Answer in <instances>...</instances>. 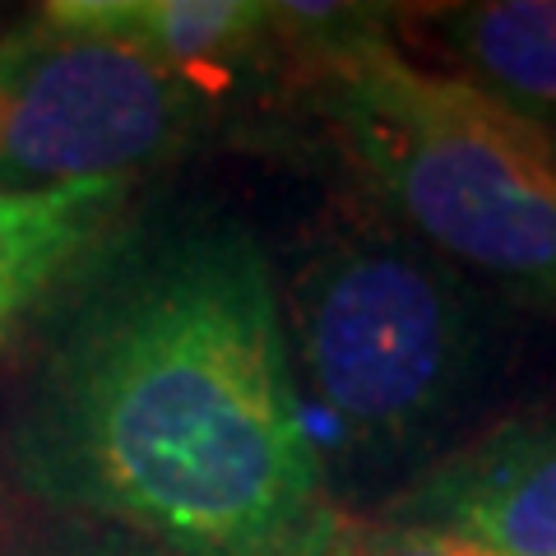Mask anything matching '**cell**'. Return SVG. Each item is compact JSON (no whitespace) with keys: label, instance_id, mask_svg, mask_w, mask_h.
<instances>
[{"label":"cell","instance_id":"6da1fadb","mask_svg":"<svg viewBox=\"0 0 556 556\" xmlns=\"http://www.w3.org/2000/svg\"><path fill=\"white\" fill-rule=\"evenodd\" d=\"M51 316L5 431L33 510L167 556H311L343 519L274 265L241 218L177 214L108 241Z\"/></svg>","mask_w":556,"mask_h":556},{"label":"cell","instance_id":"7a4b0ae2","mask_svg":"<svg viewBox=\"0 0 556 556\" xmlns=\"http://www.w3.org/2000/svg\"><path fill=\"white\" fill-rule=\"evenodd\" d=\"M288 93L334 139L353 190L473 283L556 311V130L417 65L390 28Z\"/></svg>","mask_w":556,"mask_h":556},{"label":"cell","instance_id":"3957f363","mask_svg":"<svg viewBox=\"0 0 556 556\" xmlns=\"http://www.w3.org/2000/svg\"><path fill=\"white\" fill-rule=\"evenodd\" d=\"M288 357L357 450L431 437L486 371L492 292L353 190L311 223L278 288Z\"/></svg>","mask_w":556,"mask_h":556},{"label":"cell","instance_id":"277c9868","mask_svg":"<svg viewBox=\"0 0 556 556\" xmlns=\"http://www.w3.org/2000/svg\"><path fill=\"white\" fill-rule=\"evenodd\" d=\"M204 108L144 47L42 5L0 33V190L130 181L186 149Z\"/></svg>","mask_w":556,"mask_h":556},{"label":"cell","instance_id":"5b68a950","mask_svg":"<svg viewBox=\"0 0 556 556\" xmlns=\"http://www.w3.org/2000/svg\"><path fill=\"white\" fill-rule=\"evenodd\" d=\"M386 519L473 538L496 556H556V408L464 441L390 501Z\"/></svg>","mask_w":556,"mask_h":556},{"label":"cell","instance_id":"8992f818","mask_svg":"<svg viewBox=\"0 0 556 556\" xmlns=\"http://www.w3.org/2000/svg\"><path fill=\"white\" fill-rule=\"evenodd\" d=\"M390 28L417 65L464 79L515 112L556 121V0L390 5Z\"/></svg>","mask_w":556,"mask_h":556},{"label":"cell","instance_id":"52a82bcc","mask_svg":"<svg viewBox=\"0 0 556 556\" xmlns=\"http://www.w3.org/2000/svg\"><path fill=\"white\" fill-rule=\"evenodd\" d=\"M61 10L144 47L204 102L237 93L247 75H269L265 0H61Z\"/></svg>","mask_w":556,"mask_h":556},{"label":"cell","instance_id":"ba28073f","mask_svg":"<svg viewBox=\"0 0 556 556\" xmlns=\"http://www.w3.org/2000/svg\"><path fill=\"white\" fill-rule=\"evenodd\" d=\"M130 181L0 190V334L56 302L112 241Z\"/></svg>","mask_w":556,"mask_h":556},{"label":"cell","instance_id":"9c48e42d","mask_svg":"<svg viewBox=\"0 0 556 556\" xmlns=\"http://www.w3.org/2000/svg\"><path fill=\"white\" fill-rule=\"evenodd\" d=\"M0 556H167L126 529L70 515H0Z\"/></svg>","mask_w":556,"mask_h":556},{"label":"cell","instance_id":"30bf717a","mask_svg":"<svg viewBox=\"0 0 556 556\" xmlns=\"http://www.w3.org/2000/svg\"><path fill=\"white\" fill-rule=\"evenodd\" d=\"M311 556H496V552L473 543V538L445 533V529L343 515Z\"/></svg>","mask_w":556,"mask_h":556}]
</instances>
